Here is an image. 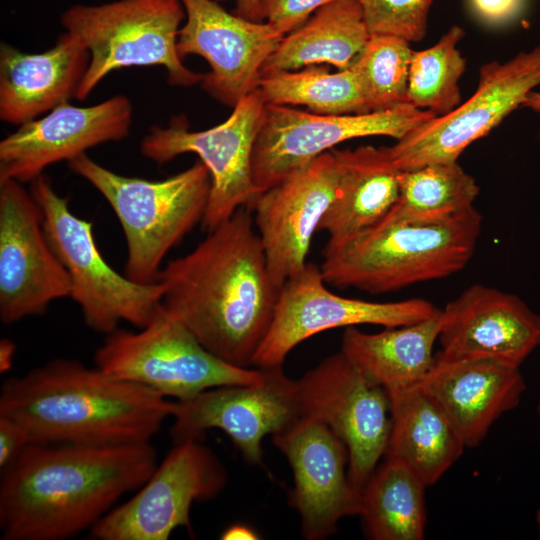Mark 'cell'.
<instances>
[{"mask_svg": "<svg viewBox=\"0 0 540 540\" xmlns=\"http://www.w3.org/2000/svg\"><path fill=\"white\" fill-rule=\"evenodd\" d=\"M163 306L211 353L233 365L253 358L273 321L279 291L252 211L238 209L193 250L161 268Z\"/></svg>", "mask_w": 540, "mask_h": 540, "instance_id": "1", "label": "cell"}, {"mask_svg": "<svg viewBox=\"0 0 540 540\" xmlns=\"http://www.w3.org/2000/svg\"><path fill=\"white\" fill-rule=\"evenodd\" d=\"M151 442L30 443L0 469L4 540H63L91 529L157 467Z\"/></svg>", "mask_w": 540, "mask_h": 540, "instance_id": "2", "label": "cell"}, {"mask_svg": "<svg viewBox=\"0 0 540 540\" xmlns=\"http://www.w3.org/2000/svg\"><path fill=\"white\" fill-rule=\"evenodd\" d=\"M174 408L150 388L69 358L10 377L0 389V416L19 424L30 443L149 442Z\"/></svg>", "mask_w": 540, "mask_h": 540, "instance_id": "3", "label": "cell"}, {"mask_svg": "<svg viewBox=\"0 0 540 540\" xmlns=\"http://www.w3.org/2000/svg\"><path fill=\"white\" fill-rule=\"evenodd\" d=\"M482 229L475 207L429 224L380 221L342 245L323 249L327 284L371 294L442 279L471 260Z\"/></svg>", "mask_w": 540, "mask_h": 540, "instance_id": "4", "label": "cell"}, {"mask_svg": "<svg viewBox=\"0 0 540 540\" xmlns=\"http://www.w3.org/2000/svg\"><path fill=\"white\" fill-rule=\"evenodd\" d=\"M67 164L113 209L127 245L125 275L155 282L167 253L202 222L210 191L207 167L198 161L166 179L148 180L116 173L86 153Z\"/></svg>", "mask_w": 540, "mask_h": 540, "instance_id": "5", "label": "cell"}, {"mask_svg": "<svg viewBox=\"0 0 540 540\" xmlns=\"http://www.w3.org/2000/svg\"><path fill=\"white\" fill-rule=\"evenodd\" d=\"M184 19L180 0H115L68 7L60 16L61 25L90 55L76 99H86L113 71L130 67L161 66L173 86L200 83L203 74L187 68L177 49Z\"/></svg>", "mask_w": 540, "mask_h": 540, "instance_id": "6", "label": "cell"}, {"mask_svg": "<svg viewBox=\"0 0 540 540\" xmlns=\"http://www.w3.org/2000/svg\"><path fill=\"white\" fill-rule=\"evenodd\" d=\"M30 184L47 239L69 276V298L85 323L105 335L122 321L146 326L162 306V283L141 284L117 272L97 247L93 223L71 211L68 198L57 193L50 179L43 174Z\"/></svg>", "mask_w": 540, "mask_h": 540, "instance_id": "7", "label": "cell"}, {"mask_svg": "<svg viewBox=\"0 0 540 540\" xmlns=\"http://www.w3.org/2000/svg\"><path fill=\"white\" fill-rule=\"evenodd\" d=\"M94 362L114 378L177 401L211 388L257 383L265 374L262 368L239 367L208 351L163 304L139 331L117 328L106 334Z\"/></svg>", "mask_w": 540, "mask_h": 540, "instance_id": "8", "label": "cell"}, {"mask_svg": "<svg viewBox=\"0 0 540 540\" xmlns=\"http://www.w3.org/2000/svg\"><path fill=\"white\" fill-rule=\"evenodd\" d=\"M265 105L256 88L214 127L193 131L183 117H176L167 127H151L140 142L142 155L157 164L193 153L207 167L210 191L201 222L206 232L242 207L251 210L261 193L253 178L252 153Z\"/></svg>", "mask_w": 540, "mask_h": 540, "instance_id": "9", "label": "cell"}, {"mask_svg": "<svg viewBox=\"0 0 540 540\" xmlns=\"http://www.w3.org/2000/svg\"><path fill=\"white\" fill-rule=\"evenodd\" d=\"M540 85V46L479 70L473 95L451 112L435 116L388 146L401 171L457 161L474 141L486 136L507 115L522 107L528 93Z\"/></svg>", "mask_w": 540, "mask_h": 540, "instance_id": "10", "label": "cell"}, {"mask_svg": "<svg viewBox=\"0 0 540 540\" xmlns=\"http://www.w3.org/2000/svg\"><path fill=\"white\" fill-rule=\"evenodd\" d=\"M433 113L406 103L361 114L323 115L266 104L252 153L255 184L262 192L336 145L355 138L399 140Z\"/></svg>", "mask_w": 540, "mask_h": 540, "instance_id": "11", "label": "cell"}, {"mask_svg": "<svg viewBox=\"0 0 540 540\" xmlns=\"http://www.w3.org/2000/svg\"><path fill=\"white\" fill-rule=\"evenodd\" d=\"M320 267L307 263L282 285L270 329L252 366H282L298 344L322 331L362 324L385 328L419 323L436 317L441 309L423 298L373 302L331 292Z\"/></svg>", "mask_w": 540, "mask_h": 540, "instance_id": "12", "label": "cell"}, {"mask_svg": "<svg viewBox=\"0 0 540 540\" xmlns=\"http://www.w3.org/2000/svg\"><path fill=\"white\" fill-rule=\"evenodd\" d=\"M226 480L224 466L201 441L173 444L148 480L89 535L97 540H167L179 527L191 531L192 504L217 496Z\"/></svg>", "mask_w": 540, "mask_h": 540, "instance_id": "13", "label": "cell"}, {"mask_svg": "<svg viewBox=\"0 0 540 540\" xmlns=\"http://www.w3.org/2000/svg\"><path fill=\"white\" fill-rule=\"evenodd\" d=\"M297 381L302 417L322 421L344 442L348 477L361 493L387 449L392 425L387 391L370 382L341 351Z\"/></svg>", "mask_w": 540, "mask_h": 540, "instance_id": "14", "label": "cell"}, {"mask_svg": "<svg viewBox=\"0 0 540 540\" xmlns=\"http://www.w3.org/2000/svg\"><path fill=\"white\" fill-rule=\"evenodd\" d=\"M262 369L264 378L257 383L211 388L175 401L173 444L202 441L216 428L230 437L247 462L261 465L263 438L286 431L302 418L298 381L287 377L282 366Z\"/></svg>", "mask_w": 540, "mask_h": 540, "instance_id": "15", "label": "cell"}, {"mask_svg": "<svg viewBox=\"0 0 540 540\" xmlns=\"http://www.w3.org/2000/svg\"><path fill=\"white\" fill-rule=\"evenodd\" d=\"M71 283L43 227L41 210L23 184L0 180V319L12 324L69 298Z\"/></svg>", "mask_w": 540, "mask_h": 540, "instance_id": "16", "label": "cell"}, {"mask_svg": "<svg viewBox=\"0 0 540 540\" xmlns=\"http://www.w3.org/2000/svg\"><path fill=\"white\" fill-rule=\"evenodd\" d=\"M180 2L185 21L178 34L179 55L204 58L210 70L203 74L202 89L233 108L257 88L264 63L284 35L265 21L226 11L217 0Z\"/></svg>", "mask_w": 540, "mask_h": 540, "instance_id": "17", "label": "cell"}, {"mask_svg": "<svg viewBox=\"0 0 540 540\" xmlns=\"http://www.w3.org/2000/svg\"><path fill=\"white\" fill-rule=\"evenodd\" d=\"M338 173L327 151L262 191L252 206L271 278L278 288L308 263L314 233L335 198Z\"/></svg>", "mask_w": 540, "mask_h": 540, "instance_id": "18", "label": "cell"}, {"mask_svg": "<svg viewBox=\"0 0 540 540\" xmlns=\"http://www.w3.org/2000/svg\"><path fill=\"white\" fill-rule=\"evenodd\" d=\"M133 106L124 95L90 106L70 102L24 123L0 142V180L31 183L51 165L126 138Z\"/></svg>", "mask_w": 540, "mask_h": 540, "instance_id": "19", "label": "cell"}, {"mask_svg": "<svg viewBox=\"0 0 540 540\" xmlns=\"http://www.w3.org/2000/svg\"><path fill=\"white\" fill-rule=\"evenodd\" d=\"M273 443L292 468L290 503L300 515L306 539H324L335 533L341 518L359 515L361 493L346 471L347 447L325 423L302 417L273 435Z\"/></svg>", "mask_w": 540, "mask_h": 540, "instance_id": "20", "label": "cell"}, {"mask_svg": "<svg viewBox=\"0 0 540 540\" xmlns=\"http://www.w3.org/2000/svg\"><path fill=\"white\" fill-rule=\"evenodd\" d=\"M446 359H484L520 368L540 346V315L517 295L474 284L441 309Z\"/></svg>", "mask_w": 540, "mask_h": 540, "instance_id": "21", "label": "cell"}, {"mask_svg": "<svg viewBox=\"0 0 540 540\" xmlns=\"http://www.w3.org/2000/svg\"><path fill=\"white\" fill-rule=\"evenodd\" d=\"M417 386L442 409L466 448L478 446L495 421L518 406L526 389L519 368L439 353Z\"/></svg>", "mask_w": 540, "mask_h": 540, "instance_id": "22", "label": "cell"}, {"mask_svg": "<svg viewBox=\"0 0 540 540\" xmlns=\"http://www.w3.org/2000/svg\"><path fill=\"white\" fill-rule=\"evenodd\" d=\"M90 55L73 35L62 32L42 52L0 46V119L20 126L76 98Z\"/></svg>", "mask_w": 540, "mask_h": 540, "instance_id": "23", "label": "cell"}, {"mask_svg": "<svg viewBox=\"0 0 540 540\" xmlns=\"http://www.w3.org/2000/svg\"><path fill=\"white\" fill-rule=\"evenodd\" d=\"M330 151L335 157L338 183L335 198L318 227L328 234L324 249L342 245L389 213L398 199L401 171L385 146Z\"/></svg>", "mask_w": 540, "mask_h": 540, "instance_id": "24", "label": "cell"}, {"mask_svg": "<svg viewBox=\"0 0 540 540\" xmlns=\"http://www.w3.org/2000/svg\"><path fill=\"white\" fill-rule=\"evenodd\" d=\"M388 395L392 425L386 458L402 461L427 486L436 483L462 455L464 442L442 409L417 385Z\"/></svg>", "mask_w": 540, "mask_h": 540, "instance_id": "25", "label": "cell"}, {"mask_svg": "<svg viewBox=\"0 0 540 540\" xmlns=\"http://www.w3.org/2000/svg\"><path fill=\"white\" fill-rule=\"evenodd\" d=\"M439 332L440 314L378 333L352 326L344 330L340 351L370 382L389 393L413 387L423 379L432 366Z\"/></svg>", "mask_w": 540, "mask_h": 540, "instance_id": "26", "label": "cell"}, {"mask_svg": "<svg viewBox=\"0 0 540 540\" xmlns=\"http://www.w3.org/2000/svg\"><path fill=\"white\" fill-rule=\"evenodd\" d=\"M370 35L358 0H334L282 38L264 63L261 75L321 64L347 69Z\"/></svg>", "mask_w": 540, "mask_h": 540, "instance_id": "27", "label": "cell"}, {"mask_svg": "<svg viewBox=\"0 0 540 540\" xmlns=\"http://www.w3.org/2000/svg\"><path fill=\"white\" fill-rule=\"evenodd\" d=\"M402 461L386 458L361 491L359 515L374 540H422L425 535V488Z\"/></svg>", "mask_w": 540, "mask_h": 540, "instance_id": "28", "label": "cell"}, {"mask_svg": "<svg viewBox=\"0 0 540 540\" xmlns=\"http://www.w3.org/2000/svg\"><path fill=\"white\" fill-rule=\"evenodd\" d=\"M475 179L457 161L424 165L399 174V195L388 223L429 224L474 207L479 194Z\"/></svg>", "mask_w": 540, "mask_h": 540, "instance_id": "29", "label": "cell"}, {"mask_svg": "<svg viewBox=\"0 0 540 540\" xmlns=\"http://www.w3.org/2000/svg\"><path fill=\"white\" fill-rule=\"evenodd\" d=\"M257 89L266 104L304 106L323 115L368 113L356 71L351 66L330 72L327 66L261 75Z\"/></svg>", "mask_w": 540, "mask_h": 540, "instance_id": "30", "label": "cell"}, {"mask_svg": "<svg viewBox=\"0 0 540 540\" xmlns=\"http://www.w3.org/2000/svg\"><path fill=\"white\" fill-rule=\"evenodd\" d=\"M464 30L455 25L439 41L424 50L413 51L408 78V103L443 116L462 102L459 79L466 60L457 48Z\"/></svg>", "mask_w": 540, "mask_h": 540, "instance_id": "31", "label": "cell"}, {"mask_svg": "<svg viewBox=\"0 0 540 540\" xmlns=\"http://www.w3.org/2000/svg\"><path fill=\"white\" fill-rule=\"evenodd\" d=\"M410 42L389 34H371L352 64L369 112L408 103Z\"/></svg>", "mask_w": 540, "mask_h": 540, "instance_id": "32", "label": "cell"}, {"mask_svg": "<svg viewBox=\"0 0 540 540\" xmlns=\"http://www.w3.org/2000/svg\"><path fill=\"white\" fill-rule=\"evenodd\" d=\"M370 34L417 42L425 37L433 0H358Z\"/></svg>", "mask_w": 540, "mask_h": 540, "instance_id": "33", "label": "cell"}, {"mask_svg": "<svg viewBox=\"0 0 540 540\" xmlns=\"http://www.w3.org/2000/svg\"><path fill=\"white\" fill-rule=\"evenodd\" d=\"M334 0H262L263 20L282 35L302 26L319 8Z\"/></svg>", "mask_w": 540, "mask_h": 540, "instance_id": "34", "label": "cell"}, {"mask_svg": "<svg viewBox=\"0 0 540 540\" xmlns=\"http://www.w3.org/2000/svg\"><path fill=\"white\" fill-rule=\"evenodd\" d=\"M474 14L485 23L502 24L516 17L525 0H469Z\"/></svg>", "mask_w": 540, "mask_h": 540, "instance_id": "35", "label": "cell"}, {"mask_svg": "<svg viewBox=\"0 0 540 540\" xmlns=\"http://www.w3.org/2000/svg\"><path fill=\"white\" fill-rule=\"evenodd\" d=\"M28 444L30 440L19 424L0 416V469L10 463Z\"/></svg>", "mask_w": 540, "mask_h": 540, "instance_id": "36", "label": "cell"}, {"mask_svg": "<svg viewBox=\"0 0 540 540\" xmlns=\"http://www.w3.org/2000/svg\"><path fill=\"white\" fill-rule=\"evenodd\" d=\"M262 0H236V6L233 13L251 21L262 22Z\"/></svg>", "mask_w": 540, "mask_h": 540, "instance_id": "37", "label": "cell"}, {"mask_svg": "<svg viewBox=\"0 0 540 540\" xmlns=\"http://www.w3.org/2000/svg\"><path fill=\"white\" fill-rule=\"evenodd\" d=\"M258 538L257 533L252 528L242 524L231 525L221 534L223 540H252Z\"/></svg>", "mask_w": 540, "mask_h": 540, "instance_id": "38", "label": "cell"}, {"mask_svg": "<svg viewBox=\"0 0 540 540\" xmlns=\"http://www.w3.org/2000/svg\"><path fill=\"white\" fill-rule=\"evenodd\" d=\"M16 351L15 343L7 338L0 341V372L6 373L11 370Z\"/></svg>", "mask_w": 540, "mask_h": 540, "instance_id": "39", "label": "cell"}, {"mask_svg": "<svg viewBox=\"0 0 540 540\" xmlns=\"http://www.w3.org/2000/svg\"><path fill=\"white\" fill-rule=\"evenodd\" d=\"M523 108H529L535 112L540 113V92L530 91L526 96L525 101L522 104Z\"/></svg>", "mask_w": 540, "mask_h": 540, "instance_id": "40", "label": "cell"}, {"mask_svg": "<svg viewBox=\"0 0 540 540\" xmlns=\"http://www.w3.org/2000/svg\"><path fill=\"white\" fill-rule=\"evenodd\" d=\"M536 522H537L539 536H540V509L536 513Z\"/></svg>", "mask_w": 540, "mask_h": 540, "instance_id": "41", "label": "cell"}, {"mask_svg": "<svg viewBox=\"0 0 540 540\" xmlns=\"http://www.w3.org/2000/svg\"><path fill=\"white\" fill-rule=\"evenodd\" d=\"M537 412H538V417H539V420H540V399H539V403H538V407H537Z\"/></svg>", "mask_w": 540, "mask_h": 540, "instance_id": "42", "label": "cell"}, {"mask_svg": "<svg viewBox=\"0 0 540 540\" xmlns=\"http://www.w3.org/2000/svg\"><path fill=\"white\" fill-rule=\"evenodd\" d=\"M217 1H225V0H217Z\"/></svg>", "mask_w": 540, "mask_h": 540, "instance_id": "43", "label": "cell"}]
</instances>
